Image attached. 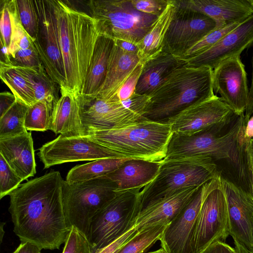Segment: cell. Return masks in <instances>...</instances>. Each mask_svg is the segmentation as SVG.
Returning a JSON list of instances; mask_svg holds the SVG:
<instances>
[{"instance_id":"1","label":"cell","mask_w":253,"mask_h":253,"mask_svg":"<svg viewBox=\"0 0 253 253\" xmlns=\"http://www.w3.org/2000/svg\"><path fill=\"white\" fill-rule=\"evenodd\" d=\"M63 181L59 171L52 170L10 194L8 210L21 242L50 250L65 243L71 228L63 209Z\"/></svg>"},{"instance_id":"2","label":"cell","mask_w":253,"mask_h":253,"mask_svg":"<svg viewBox=\"0 0 253 253\" xmlns=\"http://www.w3.org/2000/svg\"><path fill=\"white\" fill-rule=\"evenodd\" d=\"M51 1L66 78L64 88L79 96L100 34L97 23L67 1Z\"/></svg>"},{"instance_id":"3","label":"cell","mask_w":253,"mask_h":253,"mask_svg":"<svg viewBox=\"0 0 253 253\" xmlns=\"http://www.w3.org/2000/svg\"><path fill=\"white\" fill-rule=\"evenodd\" d=\"M215 96L213 70L184 64L176 69L149 95L143 117L166 123L188 107Z\"/></svg>"},{"instance_id":"4","label":"cell","mask_w":253,"mask_h":253,"mask_svg":"<svg viewBox=\"0 0 253 253\" xmlns=\"http://www.w3.org/2000/svg\"><path fill=\"white\" fill-rule=\"evenodd\" d=\"M244 114L234 111L223 121L191 135L173 133L164 160L203 156L243 163Z\"/></svg>"},{"instance_id":"5","label":"cell","mask_w":253,"mask_h":253,"mask_svg":"<svg viewBox=\"0 0 253 253\" xmlns=\"http://www.w3.org/2000/svg\"><path fill=\"white\" fill-rule=\"evenodd\" d=\"M173 134L170 125L144 119L119 128L82 130L80 135L120 158L162 162Z\"/></svg>"},{"instance_id":"6","label":"cell","mask_w":253,"mask_h":253,"mask_svg":"<svg viewBox=\"0 0 253 253\" xmlns=\"http://www.w3.org/2000/svg\"><path fill=\"white\" fill-rule=\"evenodd\" d=\"M219 175L216 164L210 157L164 159L155 178L137 194L139 213L161 199L186 188L201 186Z\"/></svg>"},{"instance_id":"7","label":"cell","mask_w":253,"mask_h":253,"mask_svg":"<svg viewBox=\"0 0 253 253\" xmlns=\"http://www.w3.org/2000/svg\"><path fill=\"white\" fill-rule=\"evenodd\" d=\"M87 5L97 23L99 34L136 44L158 17L137 10L131 0H91Z\"/></svg>"},{"instance_id":"8","label":"cell","mask_w":253,"mask_h":253,"mask_svg":"<svg viewBox=\"0 0 253 253\" xmlns=\"http://www.w3.org/2000/svg\"><path fill=\"white\" fill-rule=\"evenodd\" d=\"M117 186L103 176L62 186L63 209L69 227L77 228L86 237L91 219L117 193Z\"/></svg>"},{"instance_id":"9","label":"cell","mask_w":253,"mask_h":253,"mask_svg":"<svg viewBox=\"0 0 253 253\" xmlns=\"http://www.w3.org/2000/svg\"><path fill=\"white\" fill-rule=\"evenodd\" d=\"M139 191H118L93 217L87 237L92 253L111 244L134 226L139 213L137 195Z\"/></svg>"},{"instance_id":"10","label":"cell","mask_w":253,"mask_h":253,"mask_svg":"<svg viewBox=\"0 0 253 253\" xmlns=\"http://www.w3.org/2000/svg\"><path fill=\"white\" fill-rule=\"evenodd\" d=\"M229 235L226 198L220 175L202 203L192 238V253H200L214 242H225Z\"/></svg>"},{"instance_id":"11","label":"cell","mask_w":253,"mask_h":253,"mask_svg":"<svg viewBox=\"0 0 253 253\" xmlns=\"http://www.w3.org/2000/svg\"><path fill=\"white\" fill-rule=\"evenodd\" d=\"M34 2L39 20L38 33L34 44L47 74L60 88H64L66 78L51 0Z\"/></svg>"},{"instance_id":"12","label":"cell","mask_w":253,"mask_h":253,"mask_svg":"<svg viewBox=\"0 0 253 253\" xmlns=\"http://www.w3.org/2000/svg\"><path fill=\"white\" fill-rule=\"evenodd\" d=\"M216 28L215 21L208 15L175 6L165 35L163 51L181 58L189 49Z\"/></svg>"},{"instance_id":"13","label":"cell","mask_w":253,"mask_h":253,"mask_svg":"<svg viewBox=\"0 0 253 253\" xmlns=\"http://www.w3.org/2000/svg\"><path fill=\"white\" fill-rule=\"evenodd\" d=\"M201 186L175 218L167 224L160 241L168 253H192V241L202 203L219 176Z\"/></svg>"},{"instance_id":"14","label":"cell","mask_w":253,"mask_h":253,"mask_svg":"<svg viewBox=\"0 0 253 253\" xmlns=\"http://www.w3.org/2000/svg\"><path fill=\"white\" fill-rule=\"evenodd\" d=\"M37 155L43 163L44 169L68 162L120 158L88 137L61 134L43 144Z\"/></svg>"},{"instance_id":"15","label":"cell","mask_w":253,"mask_h":253,"mask_svg":"<svg viewBox=\"0 0 253 253\" xmlns=\"http://www.w3.org/2000/svg\"><path fill=\"white\" fill-rule=\"evenodd\" d=\"M247 74L240 56L226 60L213 70L216 93L236 114H245L249 98Z\"/></svg>"},{"instance_id":"16","label":"cell","mask_w":253,"mask_h":253,"mask_svg":"<svg viewBox=\"0 0 253 253\" xmlns=\"http://www.w3.org/2000/svg\"><path fill=\"white\" fill-rule=\"evenodd\" d=\"M80 132L84 129L119 128L146 119L121 101L97 98L84 102L80 99Z\"/></svg>"},{"instance_id":"17","label":"cell","mask_w":253,"mask_h":253,"mask_svg":"<svg viewBox=\"0 0 253 253\" xmlns=\"http://www.w3.org/2000/svg\"><path fill=\"white\" fill-rule=\"evenodd\" d=\"M228 212L230 235L253 253V198L232 182L221 177Z\"/></svg>"},{"instance_id":"18","label":"cell","mask_w":253,"mask_h":253,"mask_svg":"<svg viewBox=\"0 0 253 253\" xmlns=\"http://www.w3.org/2000/svg\"><path fill=\"white\" fill-rule=\"evenodd\" d=\"M253 43V15L239 24L215 44L194 57L183 60L189 67H208L213 70L223 62L240 56Z\"/></svg>"},{"instance_id":"19","label":"cell","mask_w":253,"mask_h":253,"mask_svg":"<svg viewBox=\"0 0 253 253\" xmlns=\"http://www.w3.org/2000/svg\"><path fill=\"white\" fill-rule=\"evenodd\" d=\"M233 112L220 97L215 95L188 107L166 123L170 125L173 133L191 135L223 121Z\"/></svg>"},{"instance_id":"20","label":"cell","mask_w":253,"mask_h":253,"mask_svg":"<svg viewBox=\"0 0 253 253\" xmlns=\"http://www.w3.org/2000/svg\"><path fill=\"white\" fill-rule=\"evenodd\" d=\"M176 6L205 14L216 28L241 23L253 15V0H174Z\"/></svg>"},{"instance_id":"21","label":"cell","mask_w":253,"mask_h":253,"mask_svg":"<svg viewBox=\"0 0 253 253\" xmlns=\"http://www.w3.org/2000/svg\"><path fill=\"white\" fill-rule=\"evenodd\" d=\"M0 155L23 180L36 173L35 151L31 132L0 138Z\"/></svg>"},{"instance_id":"22","label":"cell","mask_w":253,"mask_h":253,"mask_svg":"<svg viewBox=\"0 0 253 253\" xmlns=\"http://www.w3.org/2000/svg\"><path fill=\"white\" fill-rule=\"evenodd\" d=\"M200 187L185 188L147 207L139 213L135 227L138 231L155 225H167L189 202Z\"/></svg>"},{"instance_id":"23","label":"cell","mask_w":253,"mask_h":253,"mask_svg":"<svg viewBox=\"0 0 253 253\" xmlns=\"http://www.w3.org/2000/svg\"><path fill=\"white\" fill-rule=\"evenodd\" d=\"M114 44L113 39L99 35L80 94L81 101L91 100L96 97L106 77L109 57Z\"/></svg>"},{"instance_id":"24","label":"cell","mask_w":253,"mask_h":253,"mask_svg":"<svg viewBox=\"0 0 253 253\" xmlns=\"http://www.w3.org/2000/svg\"><path fill=\"white\" fill-rule=\"evenodd\" d=\"M161 162L130 159L104 177L117 186V191L140 189L157 175Z\"/></svg>"},{"instance_id":"25","label":"cell","mask_w":253,"mask_h":253,"mask_svg":"<svg viewBox=\"0 0 253 253\" xmlns=\"http://www.w3.org/2000/svg\"><path fill=\"white\" fill-rule=\"evenodd\" d=\"M140 62L137 54L126 52L114 42L105 81L95 98L104 100L113 98Z\"/></svg>"},{"instance_id":"26","label":"cell","mask_w":253,"mask_h":253,"mask_svg":"<svg viewBox=\"0 0 253 253\" xmlns=\"http://www.w3.org/2000/svg\"><path fill=\"white\" fill-rule=\"evenodd\" d=\"M184 61L162 51L143 63L135 93L149 96Z\"/></svg>"},{"instance_id":"27","label":"cell","mask_w":253,"mask_h":253,"mask_svg":"<svg viewBox=\"0 0 253 253\" xmlns=\"http://www.w3.org/2000/svg\"><path fill=\"white\" fill-rule=\"evenodd\" d=\"M61 96L55 103L51 130L56 134L80 135V96L64 88H60Z\"/></svg>"},{"instance_id":"28","label":"cell","mask_w":253,"mask_h":253,"mask_svg":"<svg viewBox=\"0 0 253 253\" xmlns=\"http://www.w3.org/2000/svg\"><path fill=\"white\" fill-rule=\"evenodd\" d=\"M175 10L174 0H169L165 10L158 17L150 31L137 44L139 48L138 55L142 64L163 51L165 35Z\"/></svg>"},{"instance_id":"29","label":"cell","mask_w":253,"mask_h":253,"mask_svg":"<svg viewBox=\"0 0 253 253\" xmlns=\"http://www.w3.org/2000/svg\"><path fill=\"white\" fill-rule=\"evenodd\" d=\"M0 77L17 101L28 107L37 102L33 84L25 67L0 62Z\"/></svg>"},{"instance_id":"30","label":"cell","mask_w":253,"mask_h":253,"mask_svg":"<svg viewBox=\"0 0 253 253\" xmlns=\"http://www.w3.org/2000/svg\"><path fill=\"white\" fill-rule=\"evenodd\" d=\"M129 158H106L73 167L68 172L66 181L75 183L106 176L122 165Z\"/></svg>"},{"instance_id":"31","label":"cell","mask_w":253,"mask_h":253,"mask_svg":"<svg viewBox=\"0 0 253 253\" xmlns=\"http://www.w3.org/2000/svg\"><path fill=\"white\" fill-rule=\"evenodd\" d=\"M25 68L33 84L37 102L45 101L54 106L59 98L57 87L59 86L49 76L42 64Z\"/></svg>"},{"instance_id":"32","label":"cell","mask_w":253,"mask_h":253,"mask_svg":"<svg viewBox=\"0 0 253 253\" xmlns=\"http://www.w3.org/2000/svg\"><path fill=\"white\" fill-rule=\"evenodd\" d=\"M167 225L160 224L137 230L115 253H143L160 240Z\"/></svg>"},{"instance_id":"33","label":"cell","mask_w":253,"mask_h":253,"mask_svg":"<svg viewBox=\"0 0 253 253\" xmlns=\"http://www.w3.org/2000/svg\"><path fill=\"white\" fill-rule=\"evenodd\" d=\"M28 107L16 100L0 117V138L19 135L27 131L25 121Z\"/></svg>"},{"instance_id":"34","label":"cell","mask_w":253,"mask_h":253,"mask_svg":"<svg viewBox=\"0 0 253 253\" xmlns=\"http://www.w3.org/2000/svg\"><path fill=\"white\" fill-rule=\"evenodd\" d=\"M54 106L45 101H38L28 107L25 121L27 130L44 131L51 130Z\"/></svg>"},{"instance_id":"35","label":"cell","mask_w":253,"mask_h":253,"mask_svg":"<svg viewBox=\"0 0 253 253\" xmlns=\"http://www.w3.org/2000/svg\"><path fill=\"white\" fill-rule=\"evenodd\" d=\"M20 23L31 40L36 41L38 33L39 20L34 0H16Z\"/></svg>"},{"instance_id":"36","label":"cell","mask_w":253,"mask_h":253,"mask_svg":"<svg viewBox=\"0 0 253 253\" xmlns=\"http://www.w3.org/2000/svg\"><path fill=\"white\" fill-rule=\"evenodd\" d=\"M10 8L12 30L11 43L9 48L10 55L19 49H25L29 48L33 43V42L28 35L20 23L16 0H11Z\"/></svg>"},{"instance_id":"37","label":"cell","mask_w":253,"mask_h":253,"mask_svg":"<svg viewBox=\"0 0 253 253\" xmlns=\"http://www.w3.org/2000/svg\"><path fill=\"white\" fill-rule=\"evenodd\" d=\"M240 24L233 23L215 29L189 49L181 59H189L207 51Z\"/></svg>"},{"instance_id":"38","label":"cell","mask_w":253,"mask_h":253,"mask_svg":"<svg viewBox=\"0 0 253 253\" xmlns=\"http://www.w3.org/2000/svg\"><path fill=\"white\" fill-rule=\"evenodd\" d=\"M23 181L0 155V199L9 195Z\"/></svg>"},{"instance_id":"39","label":"cell","mask_w":253,"mask_h":253,"mask_svg":"<svg viewBox=\"0 0 253 253\" xmlns=\"http://www.w3.org/2000/svg\"><path fill=\"white\" fill-rule=\"evenodd\" d=\"M62 253H92L86 236L72 226L65 242Z\"/></svg>"},{"instance_id":"40","label":"cell","mask_w":253,"mask_h":253,"mask_svg":"<svg viewBox=\"0 0 253 253\" xmlns=\"http://www.w3.org/2000/svg\"><path fill=\"white\" fill-rule=\"evenodd\" d=\"M10 64L15 66L36 67L42 63L34 44L25 49H19L10 55Z\"/></svg>"},{"instance_id":"41","label":"cell","mask_w":253,"mask_h":253,"mask_svg":"<svg viewBox=\"0 0 253 253\" xmlns=\"http://www.w3.org/2000/svg\"><path fill=\"white\" fill-rule=\"evenodd\" d=\"M11 0H0V43L9 48L12 35Z\"/></svg>"},{"instance_id":"42","label":"cell","mask_w":253,"mask_h":253,"mask_svg":"<svg viewBox=\"0 0 253 253\" xmlns=\"http://www.w3.org/2000/svg\"><path fill=\"white\" fill-rule=\"evenodd\" d=\"M143 64L139 62L130 74L116 95L111 99L114 101H122L131 97L135 93V88L141 75Z\"/></svg>"},{"instance_id":"43","label":"cell","mask_w":253,"mask_h":253,"mask_svg":"<svg viewBox=\"0 0 253 253\" xmlns=\"http://www.w3.org/2000/svg\"><path fill=\"white\" fill-rule=\"evenodd\" d=\"M133 7L141 12L159 17L165 10L169 0H131Z\"/></svg>"},{"instance_id":"44","label":"cell","mask_w":253,"mask_h":253,"mask_svg":"<svg viewBox=\"0 0 253 253\" xmlns=\"http://www.w3.org/2000/svg\"><path fill=\"white\" fill-rule=\"evenodd\" d=\"M149 98L148 95L134 93L129 98L121 102L128 109L143 116Z\"/></svg>"},{"instance_id":"45","label":"cell","mask_w":253,"mask_h":253,"mask_svg":"<svg viewBox=\"0 0 253 253\" xmlns=\"http://www.w3.org/2000/svg\"><path fill=\"white\" fill-rule=\"evenodd\" d=\"M137 231V230L135 226H134L132 229L128 231L115 241L108 246L97 250L94 253H115Z\"/></svg>"},{"instance_id":"46","label":"cell","mask_w":253,"mask_h":253,"mask_svg":"<svg viewBox=\"0 0 253 253\" xmlns=\"http://www.w3.org/2000/svg\"><path fill=\"white\" fill-rule=\"evenodd\" d=\"M200 253H238L236 250L225 242L217 241L212 243Z\"/></svg>"},{"instance_id":"47","label":"cell","mask_w":253,"mask_h":253,"mask_svg":"<svg viewBox=\"0 0 253 253\" xmlns=\"http://www.w3.org/2000/svg\"><path fill=\"white\" fill-rule=\"evenodd\" d=\"M16 102L14 95L7 91L0 93V117L11 108Z\"/></svg>"},{"instance_id":"48","label":"cell","mask_w":253,"mask_h":253,"mask_svg":"<svg viewBox=\"0 0 253 253\" xmlns=\"http://www.w3.org/2000/svg\"><path fill=\"white\" fill-rule=\"evenodd\" d=\"M253 138V116L248 121H245L243 129L242 140L244 146Z\"/></svg>"},{"instance_id":"49","label":"cell","mask_w":253,"mask_h":253,"mask_svg":"<svg viewBox=\"0 0 253 253\" xmlns=\"http://www.w3.org/2000/svg\"><path fill=\"white\" fill-rule=\"evenodd\" d=\"M252 74L251 87L249 89L248 102L245 112V121H248L253 115V52L252 58Z\"/></svg>"},{"instance_id":"50","label":"cell","mask_w":253,"mask_h":253,"mask_svg":"<svg viewBox=\"0 0 253 253\" xmlns=\"http://www.w3.org/2000/svg\"><path fill=\"white\" fill-rule=\"evenodd\" d=\"M42 249L29 242H22L19 244L16 249L12 253H40Z\"/></svg>"},{"instance_id":"51","label":"cell","mask_w":253,"mask_h":253,"mask_svg":"<svg viewBox=\"0 0 253 253\" xmlns=\"http://www.w3.org/2000/svg\"><path fill=\"white\" fill-rule=\"evenodd\" d=\"M114 42L124 51L138 54L139 48L136 44L121 40H115Z\"/></svg>"},{"instance_id":"52","label":"cell","mask_w":253,"mask_h":253,"mask_svg":"<svg viewBox=\"0 0 253 253\" xmlns=\"http://www.w3.org/2000/svg\"><path fill=\"white\" fill-rule=\"evenodd\" d=\"M245 169L248 174L249 181L250 190L248 192L253 198V165L244 158Z\"/></svg>"},{"instance_id":"53","label":"cell","mask_w":253,"mask_h":253,"mask_svg":"<svg viewBox=\"0 0 253 253\" xmlns=\"http://www.w3.org/2000/svg\"><path fill=\"white\" fill-rule=\"evenodd\" d=\"M244 158L253 165V138L245 146Z\"/></svg>"},{"instance_id":"54","label":"cell","mask_w":253,"mask_h":253,"mask_svg":"<svg viewBox=\"0 0 253 253\" xmlns=\"http://www.w3.org/2000/svg\"><path fill=\"white\" fill-rule=\"evenodd\" d=\"M235 249L238 253H250L247 249L236 239H233Z\"/></svg>"},{"instance_id":"55","label":"cell","mask_w":253,"mask_h":253,"mask_svg":"<svg viewBox=\"0 0 253 253\" xmlns=\"http://www.w3.org/2000/svg\"><path fill=\"white\" fill-rule=\"evenodd\" d=\"M5 224V223L4 222H1V225H0V242L1 243L2 242V238H3V236L4 235V231L3 230V227H4V225Z\"/></svg>"},{"instance_id":"56","label":"cell","mask_w":253,"mask_h":253,"mask_svg":"<svg viewBox=\"0 0 253 253\" xmlns=\"http://www.w3.org/2000/svg\"><path fill=\"white\" fill-rule=\"evenodd\" d=\"M148 253H168L163 248L159 249L158 250L151 252Z\"/></svg>"},{"instance_id":"57","label":"cell","mask_w":253,"mask_h":253,"mask_svg":"<svg viewBox=\"0 0 253 253\" xmlns=\"http://www.w3.org/2000/svg\"></svg>"}]
</instances>
